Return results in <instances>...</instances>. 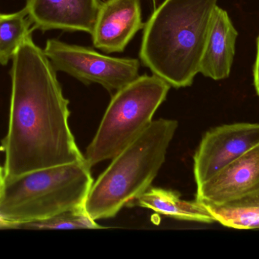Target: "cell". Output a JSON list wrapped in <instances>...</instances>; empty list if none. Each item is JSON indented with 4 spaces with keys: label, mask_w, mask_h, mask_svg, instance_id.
Wrapping results in <instances>:
<instances>
[{
    "label": "cell",
    "mask_w": 259,
    "mask_h": 259,
    "mask_svg": "<svg viewBox=\"0 0 259 259\" xmlns=\"http://www.w3.org/2000/svg\"><path fill=\"white\" fill-rule=\"evenodd\" d=\"M237 36L228 12L216 6L210 21L199 73L215 81L229 77Z\"/></svg>",
    "instance_id": "cell-11"
},
{
    "label": "cell",
    "mask_w": 259,
    "mask_h": 259,
    "mask_svg": "<svg viewBox=\"0 0 259 259\" xmlns=\"http://www.w3.org/2000/svg\"><path fill=\"white\" fill-rule=\"evenodd\" d=\"M259 144V123L222 125L207 132L195 154L194 177L199 186Z\"/></svg>",
    "instance_id": "cell-7"
},
{
    "label": "cell",
    "mask_w": 259,
    "mask_h": 259,
    "mask_svg": "<svg viewBox=\"0 0 259 259\" xmlns=\"http://www.w3.org/2000/svg\"><path fill=\"white\" fill-rule=\"evenodd\" d=\"M218 0H164L143 27L140 58L152 74L175 88L199 73L210 21Z\"/></svg>",
    "instance_id": "cell-2"
},
{
    "label": "cell",
    "mask_w": 259,
    "mask_h": 259,
    "mask_svg": "<svg viewBox=\"0 0 259 259\" xmlns=\"http://www.w3.org/2000/svg\"><path fill=\"white\" fill-rule=\"evenodd\" d=\"M5 182H6V179H5L4 170L0 167V193L4 187Z\"/></svg>",
    "instance_id": "cell-19"
},
{
    "label": "cell",
    "mask_w": 259,
    "mask_h": 259,
    "mask_svg": "<svg viewBox=\"0 0 259 259\" xmlns=\"http://www.w3.org/2000/svg\"><path fill=\"white\" fill-rule=\"evenodd\" d=\"M144 25L140 0H106L100 3L93 44L106 53H121Z\"/></svg>",
    "instance_id": "cell-9"
},
{
    "label": "cell",
    "mask_w": 259,
    "mask_h": 259,
    "mask_svg": "<svg viewBox=\"0 0 259 259\" xmlns=\"http://www.w3.org/2000/svg\"><path fill=\"white\" fill-rule=\"evenodd\" d=\"M254 84L259 97V36L257 39V53L253 69Z\"/></svg>",
    "instance_id": "cell-17"
},
{
    "label": "cell",
    "mask_w": 259,
    "mask_h": 259,
    "mask_svg": "<svg viewBox=\"0 0 259 259\" xmlns=\"http://www.w3.org/2000/svg\"><path fill=\"white\" fill-rule=\"evenodd\" d=\"M86 160L24 173L6 180L0 215L18 225L84 206L94 184Z\"/></svg>",
    "instance_id": "cell-4"
},
{
    "label": "cell",
    "mask_w": 259,
    "mask_h": 259,
    "mask_svg": "<svg viewBox=\"0 0 259 259\" xmlns=\"http://www.w3.org/2000/svg\"><path fill=\"white\" fill-rule=\"evenodd\" d=\"M100 3L99 0H27L25 8L34 29L91 34Z\"/></svg>",
    "instance_id": "cell-10"
},
{
    "label": "cell",
    "mask_w": 259,
    "mask_h": 259,
    "mask_svg": "<svg viewBox=\"0 0 259 259\" xmlns=\"http://www.w3.org/2000/svg\"><path fill=\"white\" fill-rule=\"evenodd\" d=\"M258 194L259 144L197 186L196 200L220 207Z\"/></svg>",
    "instance_id": "cell-8"
},
{
    "label": "cell",
    "mask_w": 259,
    "mask_h": 259,
    "mask_svg": "<svg viewBox=\"0 0 259 259\" xmlns=\"http://www.w3.org/2000/svg\"><path fill=\"white\" fill-rule=\"evenodd\" d=\"M44 51L56 71L87 85L99 84L109 91H118L139 77L140 62L134 58L112 57L56 39L48 40Z\"/></svg>",
    "instance_id": "cell-6"
},
{
    "label": "cell",
    "mask_w": 259,
    "mask_h": 259,
    "mask_svg": "<svg viewBox=\"0 0 259 259\" xmlns=\"http://www.w3.org/2000/svg\"><path fill=\"white\" fill-rule=\"evenodd\" d=\"M137 201L143 208L178 220L205 224L216 222L203 203L196 199L191 202L183 200L179 193L171 190L150 187Z\"/></svg>",
    "instance_id": "cell-12"
},
{
    "label": "cell",
    "mask_w": 259,
    "mask_h": 259,
    "mask_svg": "<svg viewBox=\"0 0 259 259\" xmlns=\"http://www.w3.org/2000/svg\"><path fill=\"white\" fill-rule=\"evenodd\" d=\"M225 207L251 208L259 209V194L246 198V199H240V200L236 201V202H231V203L225 205Z\"/></svg>",
    "instance_id": "cell-16"
},
{
    "label": "cell",
    "mask_w": 259,
    "mask_h": 259,
    "mask_svg": "<svg viewBox=\"0 0 259 259\" xmlns=\"http://www.w3.org/2000/svg\"><path fill=\"white\" fill-rule=\"evenodd\" d=\"M6 228H18V227L16 224L9 221V220L0 215V229H6Z\"/></svg>",
    "instance_id": "cell-18"
},
{
    "label": "cell",
    "mask_w": 259,
    "mask_h": 259,
    "mask_svg": "<svg viewBox=\"0 0 259 259\" xmlns=\"http://www.w3.org/2000/svg\"><path fill=\"white\" fill-rule=\"evenodd\" d=\"M20 228L26 229H102L87 212L85 206L64 211L50 218L24 224Z\"/></svg>",
    "instance_id": "cell-14"
},
{
    "label": "cell",
    "mask_w": 259,
    "mask_h": 259,
    "mask_svg": "<svg viewBox=\"0 0 259 259\" xmlns=\"http://www.w3.org/2000/svg\"><path fill=\"white\" fill-rule=\"evenodd\" d=\"M170 85L156 75L139 76L116 91L84 158L90 167L115 158L152 123Z\"/></svg>",
    "instance_id": "cell-5"
},
{
    "label": "cell",
    "mask_w": 259,
    "mask_h": 259,
    "mask_svg": "<svg viewBox=\"0 0 259 259\" xmlns=\"http://www.w3.org/2000/svg\"><path fill=\"white\" fill-rule=\"evenodd\" d=\"M178 127L176 120H153L149 127L120 152L93 184L85 209L94 220L114 217L148 189L165 161Z\"/></svg>",
    "instance_id": "cell-3"
},
{
    "label": "cell",
    "mask_w": 259,
    "mask_h": 259,
    "mask_svg": "<svg viewBox=\"0 0 259 259\" xmlns=\"http://www.w3.org/2000/svg\"><path fill=\"white\" fill-rule=\"evenodd\" d=\"M25 7L15 13H0V64L7 65L27 38L33 27Z\"/></svg>",
    "instance_id": "cell-13"
},
{
    "label": "cell",
    "mask_w": 259,
    "mask_h": 259,
    "mask_svg": "<svg viewBox=\"0 0 259 259\" xmlns=\"http://www.w3.org/2000/svg\"><path fill=\"white\" fill-rule=\"evenodd\" d=\"M5 179L84 159L70 129L69 101L56 70L30 36L12 59Z\"/></svg>",
    "instance_id": "cell-1"
},
{
    "label": "cell",
    "mask_w": 259,
    "mask_h": 259,
    "mask_svg": "<svg viewBox=\"0 0 259 259\" xmlns=\"http://www.w3.org/2000/svg\"><path fill=\"white\" fill-rule=\"evenodd\" d=\"M206 207L216 221L224 226L235 229H259V209L257 208Z\"/></svg>",
    "instance_id": "cell-15"
}]
</instances>
